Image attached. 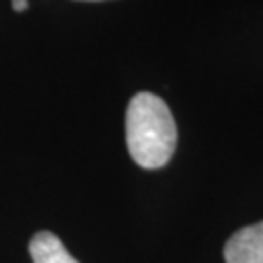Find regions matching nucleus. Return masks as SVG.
I'll use <instances>...</instances> for the list:
<instances>
[{
    "instance_id": "1",
    "label": "nucleus",
    "mask_w": 263,
    "mask_h": 263,
    "mask_svg": "<svg viewBox=\"0 0 263 263\" xmlns=\"http://www.w3.org/2000/svg\"><path fill=\"white\" fill-rule=\"evenodd\" d=\"M127 146L131 158L144 170L166 166L176 151L178 131L166 102L151 92H139L127 107Z\"/></svg>"
},
{
    "instance_id": "2",
    "label": "nucleus",
    "mask_w": 263,
    "mask_h": 263,
    "mask_svg": "<svg viewBox=\"0 0 263 263\" xmlns=\"http://www.w3.org/2000/svg\"><path fill=\"white\" fill-rule=\"evenodd\" d=\"M226 263H263V222L238 230L224 246Z\"/></svg>"
},
{
    "instance_id": "3",
    "label": "nucleus",
    "mask_w": 263,
    "mask_h": 263,
    "mask_svg": "<svg viewBox=\"0 0 263 263\" xmlns=\"http://www.w3.org/2000/svg\"><path fill=\"white\" fill-rule=\"evenodd\" d=\"M29 254H31L33 263H78L66 252L63 242L47 230H41L31 238Z\"/></svg>"
},
{
    "instance_id": "4",
    "label": "nucleus",
    "mask_w": 263,
    "mask_h": 263,
    "mask_svg": "<svg viewBox=\"0 0 263 263\" xmlns=\"http://www.w3.org/2000/svg\"><path fill=\"white\" fill-rule=\"evenodd\" d=\"M12 6H14L16 12H24L28 8V0H12Z\"/></svg>"
}]
</instances>
